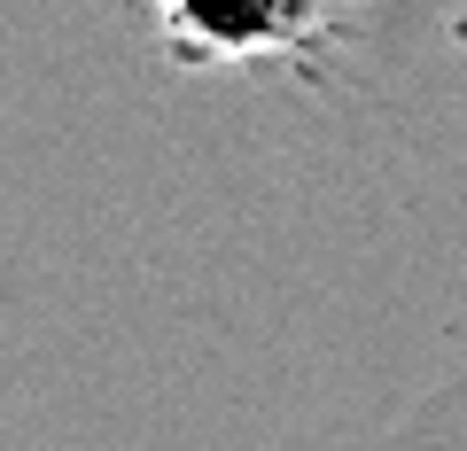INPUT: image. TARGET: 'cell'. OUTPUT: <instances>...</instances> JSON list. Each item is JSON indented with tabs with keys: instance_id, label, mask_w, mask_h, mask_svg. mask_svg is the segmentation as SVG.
Masks as SVG:
<instances>
[{
	"instance_id": "1",
	"label": "cell",
	"mask_w": 467,
	"mask_h": 451,
	"mask_svg": "<svg viewBox=\"0 0 467 451\" xmlns=\"http://www.w3.org/2000/svg\"><path fill=\"white\" fill-rule=\"evenodd\" d=\"M319 32V0H164V39L187 63H265Z\"/></svg>"
}]
</instances>
